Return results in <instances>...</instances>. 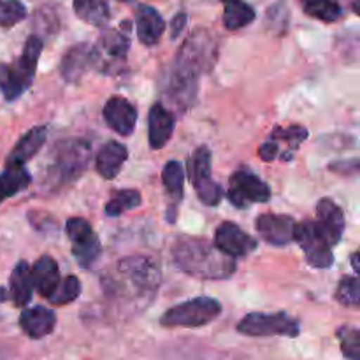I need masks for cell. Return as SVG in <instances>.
<instances>
[{"label": "cell", "instance_id": "obj_14", "mask_svg": "<svg viewBox=\"0 0 360 360\" xmlns=\"http://www.w3.org/2000/svg\"><path fill=\"white\" fill-rule=\"evenodd\" d=\"M105 123L120 136H132L137 123V109L123 97H111L102 109Z\"/></svg>", "mask_w": 360, "mask_h": 360}, {"label": "cell", "instance_id": "obj_5", "mask_svg": "<svg viewBox=\"0 0 360 360\" xmlns=\"http://www.w3.org/2000/svg\"><path fill=\"white\" fill-rule=\"evenodd\" d=\"M238 333L250 338H297L301 326L287 313H250L238 323Z\"/></svg>", "mask_w": 360, "mask_h": 360}, {"label": "cell", "instance_id": "obj_32", "mask_svg": "<svg viewBox=\"0 0 360 360\" xmlns=\"http://www.w3.org/2000/svg\"><path fill=\"white\" fill-rule=\"evenodd\" d=\"M341 352L348 360H360V333L357 327L343 326L338 330Z\"/></svg>", "mask_w": 360, "mask_h": 360}, {"label": "cell", "instance_id": "obj_38", "mask_svg": "<svg viewBox=\"0 0 360 360\" xmlns=\"http://www.w3.org/2000/svg\"><path fill=\"white\" fill-rule=\"evenodd\" d=\"M186 20H188V18H186L185 13H178L174 18H172V21H171V37L172 39L179 37V34H181L183 28H185Z\"/></svg>", "mask_w": 360, "mask_h": 360}, {"label": "cell", "instance_id": "obj_16", "mask_svg": "<svg viewBox=\"0 0 360 360\" xmlns=\"http://www.w3.org/2000/svg\"><path fill=\"white\" fill-rule=\"evenodd\" d=\"M56 315L46 306H34L23 309L20 316V327L32 340H42L55 330Z\"/></svg>", "mask_w": 360, "mask_h": 360}, {"label": "cell", "instance_id": "obj_3", "mask_svg": "<svg viewBox=\"0 0 360 360\" xmlns=\"http://www.w3.org/2000/svg\"><path fill=\"white\" fill-rule=\"evenodd\" d=\"M42 53V39L30 35L23 46V51L13 63H0V91L6 101H16L34 81L37 62Z\"/></svg>", "mask_w": 360, "mask_h": 360}, {"label": "cell", "instance_id": "obj_15", "mask_svg": "<svg viewBox=\"0 0 360 360\" xmlns=\"http://www.w3.org/2000/svg\"><path fill=\"white\" fill-rule=\"evenodd\" d=\"M176 118L165 105L155 104L148 115V141L153 150H160L174 132Z\"/></svg>", "mask_w": 360, "mask_h": 360}, {"label": "cell", "instance_id": "obj_20", "mask_svg": "<svg viewBox=\"0 0 360 360\" xmlns=\"http://www.w3.org/2000/svg\"><path fill=\"white\" fill-rule=\"evenodd\" d=\"M316 214H319L316 221L326 232L330 246H336L341 241V236L345 232V217L341 207L334 200L322 199L316 204Z\"/></svg>", "mask_w": 360, "mask_h": 360}, {"label": "cell", "instance_id": "obj_27", "mask_svg": "<svg viewBox=\"0 0 360 360\" xmlns=\"http://www.w3.org/2000/svg\"><path fill=\"white\" fill-rule=\"evenodd\" d=\"M74 13L84 23L102 27L109 21V0H74Z\"/></svg>", "mask_w": 360, "mask_h": 360}, {"label": "cell", "instance_id": "obj_36", "mask_svg": "<svg viewBox=\"0 0 360 360\" xmlns=\"http://www.w3.org/2000/svg\"><path fill=\"white\" fill-rule=\"evenodd\" d=\"M306 260L311 267H319V269H329L334 262V255L330 248L323 250H313V252L306 253Z\"/></svg>", "mask_w": 360, "mask_h": 360}, {"label": "cell", "instance_id": "obj_29", "mask_svg": "<svg viewBox=\"0 0 360 360\" xmlns=\"http://www.w3.org/2000/svg\"><path fill=\"white\" fill-rule=\"evenodd\" d=\"M79 294H81L79 280H77L74 274H70V276L63 278V280L60 278L58 285H56L53 294L48 297V301L51 302L53 306H65L76 301V299L79 297Z\"/></svg>", "mask_w": 360, "mask_h": 360}, {"label": "cell", "instance_id": "obj_31", "mask_svg": "<svg viewBox=\"0 0 360 360\" xmlns=\"http://www.w3.org/2000/svg\"><path fill=\"white\" fill-rule=\"evenodd\" d=\"M162 181H164L165 190L176 199H181L183 195V183H185V172L179 162L171 160L165 164L164 171H162Z\"/></svg>", "mask_w": 360, "mask_h": 360}, {"label": "cell", "instance_id": "obj_40", "mask_svg": "<svg viewBox=\"0 0 360 360\" xmlns=\"http://www.w3.org/2000/svg\"><path fill=\"white\" fill-rule=\"evenodd\" d=\"M7 297H9V294H7V290L4 287H0V302L7 301Z\"/></svg>", "mask_w": 360, "mask_h": 360}, {"label": "cell", "instance_id": "obj_17", "mask_svg": "<svg viewBox=\"0 0 360 360\" xmlns=\"http://www.w3.org/2000/svg\"><path fill=\"white\" fill-rule=\"evenodd\" d=\"M91 49H94V46L86 44V42L74 44L72 48L67 49L62 62H60V74H62L63 81L76 83L86 74L90 67H94V63H91Z\"/></svg>", "mask_w": 360, "mask_h": 360}, {"label": "cell", "instance_id": "obj_35", "mask_svg": "<svg viewBox=\"0 0 360 360\" xmlns=\"http://www.w3.org/2000/svg\"><path fill=\"white\" fill-rule=\"evenodd\" d=\"M308 137V130L301 125H290V127H276L273 130V139L287 141L292 146V150H297L299 144L306 141Z\"/></svg>", "mask_w": 360, "mask_h": 360}, {"label": "cell", "instance_id": "obj_19", "mask_svg": "<svg viewBox=\"0 0 360 360\" xmlns=\"http://www.w3.org/2000/svg\"><path fill=\"white\" fill-rule=\"evenodd\" d=\"M127 157H129V151H127L125 144L109 141L98 150L97 157H95V169L104 179H115L127 162Z\"/></svg>", "mask_w": 360, "mask_h": 360}, {"label": "cell", "instance_id": "obj_24", "mask_svg": "<svg viewBox=\"0 0 360 360\" xmlns=\"http://www.w3.org/2000/svg\"><path fill=\"white\" fill-rule=\"evenodd\" d=\"M294 241L304 250L306 253L313 252V250H323V248H333L327 239L326 232L320 227L316 220H306L302 224H295L294 229Z\"/></svg>", "mask_w": 360, "mask_h": 360}, {"label": "cell", "instance_id": "obj_26", "mask_svg": "<svg viewBox=\"0 0 360 360\" xmlns=\"http://www.w3.org/2000/svg\"><path fill=\"white\" fill-rule=\"evenodd\" d=\"M224 2V25L227 30H239L255 20V9L245 0H221Z\"/></svg>", "mask_w": 360, "mask_h": 360}, {"label": "cell", "instance_id": "obj_12", "mask_svg": "<svg viewBox=\"0 0 360 360\" xmlns=\"http://www.w3.org/2000/svg\"><path fill=\"white\" fill-rule=\"evenodd\" d=\"M214 246L231 259L246 257L257 248V241L232 221H224L214 232Z\"/></svg>", "mask_w": 360, "mask_h": 360}, {"label": "cell", "instance_id": "obj_23", "mask_svg": "<svg viewBox=\"0 0 360 360\" xmlns=\"http://www.w3.org/2000/svg\"><path fill=\"white\" fill-rule=\"evenodd\" d=\"M11 281V299H13L14 304L18 308H23L30 302L32 294H34V283H32V274H30V266H28L25 260L16 264V267L13 269V274L9 278Z\"/></svg>", "mask_w": 360, "mask_h": 360}, {"label": "cell", "instance_id": "obj_34", "mask_svg": "<svg viewBox=\"0 0 360 360\" xmlns=\"http://www.w3.org/2000/svg\"><path fill=\"white\" fill-rule=\"evenodd\" d=\"M27 7L20 0H0V27H14L25 20Z\"/></svg>", "mask_w": 360, "mask_h": 360}, {"label": "cell", "instance_id": "obj_10", "mask_svg": "<svg viewBox=\"0 0 360 360\" xmlns=\"http://www.w3.org/2000/svg\"><path fill=\"white\" fill-rule=\"evenodd\" d=\"M90 160V144L83 139L62 141L55 148V165L62 181L76 179Z\"/></svg>", "mask_w": 360, "mask_h": 360}, {"label": "cell", "instance_id": "obj_28", "mask_svg": "<svg viewBox=\"0 0 360 360\" xmlns=\"http://www.w3.org/2000/svg\"><path fill=\"white\" fill-rule=\"evenodd\" d=\"M301 4L308 16L326 21V23L338 21L345 14L341 0H301Z\"/></svg>", "mask_w": 360, "mask_h": 360}, {"label": "cell", "instance_id": "obj_11", "mask_svg": "<svg viewBox=\"0 0 360 360\" xmlns=\"http://www.w3.org/2000/svg\"><path fill=\"white\" fill-rule=\"evenodd\" d=\"M118 269L141 294H153L160 283V271L157 264L146 257H129L120 262Z\"/></svg>", "mask_w": 360, "mask_h": 360}, {"label": "cell", "instance_id": "obj_7", "mask_svg": "<svg viewBox=\"0 0 360 360\" xmlns=\"http://www.w3.org/2000/svg\"><path fill=\"white\" fill-rule=\"evenodd\" d=\"M188 178L195 186L197 195L207 206H217L224 197V190L211 176V151L207 146H200L188 158Z\"/></svg>", "mask_w": 360, "mask_h": 360}, {"label": "cell", "instance_id": "obj_6", "mask_svg": "<svg viewBox=\"0 0 360 360\" xmlns=\"http://www.w3.org/2000/svg\"><path fill=\"white\" fill-rule=\"evenodd\" d=\"M130 25L123 23V27L112 28L104 32L98 39V44L91 49V63L98 67L102 72H109L111 67L122 65L127 58V53L130 49L129 37Z\"/></svg>", "mask_w": 360, "mask_h": 360}, {"label": "cell", "instance_id": "obj_9", "mask_svg": "<svg viewBox=\"0 0 360 360\" xmlns=\"http://www.w3.org/2000/svg\"><path fill=\"white\" fill-rule=\"evenodd\" d=\"M227 197L236 207L243 210L248 204L267 202L271 199V188L253 172L238 171L231 176Z\"/></svg>", "mask_w": 360, "mask_h": 360}, {"label": "cell", "instance_id": "obj_21", "mask_svg": "<svg viewBox=\"0 0 360 360\" xmlns=\"http://www.w3.org/2000/svg\"><path fill=\"white\" fill-rule=\"evenodd\" d=\"M46 137H48V127L46 125H39L28 130V132L18 141L16 146L13 148L11 155L7 157V164H27V162L32 160V158L41 151V148L44 146Z\"/></svg>", "mask_w": 360, "mask_h": 360}, {"label": "cell", "instance_id": "obj_37", "mask_svg": "<svg viewBox=\"0 0 360 360\" xmlns=\"http://www.w3.org/2000/svg\"><path fill=\"white\" fill-rule=\"evenodd\" d=\"M278 153H280V148H278V144L274 143V141H269V143L262 144L259 150V157L262 158L264 162H273L276 160Z\"/></svg>", "mask_w": 360, "mask_h": 360}, {"label": "cell", "instance_id": "obj_13", "mask_svg": "<svg viewBox=\"0 0 360 360\" xmlns=\"http://www.w3.org/2000/svg\"><path fill=\"white\" fill-rule=\"evenodd\" d=\"M255 227L264 241L273 246H287L294 241L295 220L288 214H260L255 221Z\"/></svg>", "mask_w": 360, "mask_h": 360}, {"label": "cell", "instance_id": "obj_18", "mask_svg": "<svg viewBox=\"0 0 360 360\" xmlns=\"http://www.w3.org/2000/svg\"><path fill=\"white\" fill-rule=\"evenodd\" d=\"M136 28H137V39L143 42L144 46H155L162 39L165 30V23L162 20L157 9L151 6H144L141 4L137 7L136 13Z\"/></svg>", "mask_w": 360, "mask_h": 360}, {"label": "cell", "instance_id": "obj_1", "mask_svg": "<svg viewBox=\"0 0 360 360\" xmlns=\"http://www.w3.org/2000/svg\"><path fill=\"white\" fill-rule=\"evenodd\" d=\"M174 264L185 274L200 280H227L236 273V260L202 238L183 236L172 246Z\"/></svg>", "mask_w": 360, "mask_h": 360}, {"label": "cell", "instance_id": "obj_33", "mask_svg": "<svg viewBox=\"0 0 360 360\" xmlns=\"http://www.w3.org/2000/svg\"><path fill=\"white\" fill-rule=\"evenodd\" d=\"M336 299L343 306L357 308L360 304V281L357 276H345L338 287Z\"/></svg>", "mask_w": 360, "mask_h": 360}, {"label": "cell", "instance_id": "obj_25", "mask_svg": "<svg viewBox=\"0 0 360 360\" xmlns=\"http://www.w3.org/2000/svg\"><path fill=\"white\" fill-rule=\"evenodd\" d=\"M32 178L25 165L7 164L6 171L0 174V202L6 200L7 197H13L20 193L21 190L30 185Z\"/></svg>", "mask_w": 360, "mask_h": 360}, {"label": "cell", "instance_id": "obj_22", "mask_svg": "<svg viewBox=\"0 0 360 360\" xmlns=\"http://www.w3.org/2000/svg\"><path fill=\"white\" fill-rule=\"evenodd\" d=\"M32 283L34 290H37L42 297L48 299L53 294L60 281V269L58 264L53 257L44 255L35 262V266L30 269Z\"/></svg>", "mask_w": 360, "mask_h": 360}, {"label": "cell", "instance_id": "obj_39", "mask_svg": "<svg viewBox=\"0 0 360 360\" xmlns=\"http://www.w3.org/2000/svg\"><path fill=\"white\" fill-rule=\"evenodd\" d=\"M352 267H354L355 274L360 273V266H359V253L355 252L354 255H352Z\"/></svg>", "mask_w": 360, "mask_h": 360}, {"label": "cell", "instance_id": "obj_8", "mask_svg": "<svg viewBox=\"0 0 360 360\" xmlns=\"http://www.w3.org/2000/svg\"><path fill=\"white\" fill-rule=\"evenodd\" d=\"M72 241V255L83 269H90L101 257V241L84 218H69L65 225Z\"/></svg>", "mask_w": 360, "mask_h": 360}, {"label": "cell", "instance_id": "obj_30", "mask_svg": "<svg viewBox=\"0 0 360 360\" xmlns=\"http://www.w3.org/2000/svg\"><path fill=\"white\" fill-rule=\"evenodd\" d=\"M141 206V193L137 190H120L111 200L105 204L108 217H120L129 210H136Z\"/></svg>", "mask_w": 360, "mask_h": 360}, {"label": "cell", "instance_id": "obj_4", "mask_svg": "<svg viewBox=\"0 0 360 360\" xmlns=\"http://www.w3.org/2000/svg\"><path fill=\"white\" fill-rule=\"evenodd\" d=\"M220 313L221 304L217 299L195 297L167 309L162 315L160 326L167 327V329H174V327L195 329V327H204L214 322L220 316Z\"/></svg>", "mask_w": 360, "mask_h": 360}, {"label": "cell", "instance_id": "obj_2", "mask_svg": "<svg viewBox=\"0 0 360 360\" xmlns=\"http://www.w3.org/2000/svg\"><path fill=\"white\" fill-rule=\"evenodd\" d=\"M218 56V46L213 35L206 30H197L190 35L176 55L171 70V83L186 86H199V77L213 69Z\"/></svg>", "mask_w": 360, "mask_h": 360}]
</instances>
